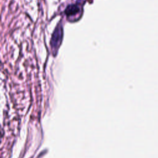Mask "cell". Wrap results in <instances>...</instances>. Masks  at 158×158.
Segmentation results:
<instances>
[{"label":"cell","instance_id":"cell-1","mask_svg":"<svg viewBox=\"0 0 158 158\" xmlns=\"http://www.w3.org/2000/svg\"><path fill=\"white\" fill-rule=\"evenodd\" d=\"M63 38V28L60 24H58L51 36L50 41L51 46L54 50H57L60 46Z\"/></svg>","mask_w":158,"mask_h":158},{"label":"cell","instance_id":"cell-2","mask_svg":"<svg viewBox=\"0 0 158 158\" xmlns=\"http://www.w3.org/2000/svg\"><path fill=\"white\" fill-rule=\"evenodd\" d=\"M80 12H82V9L80 8L78 4H70L65 9V14L68 19L77 16L79 14H81Z\"/></svg>","mask_w":158,"mask_h":158}]
</instances>
